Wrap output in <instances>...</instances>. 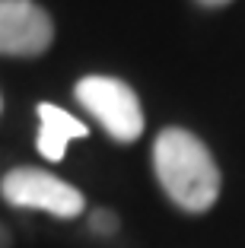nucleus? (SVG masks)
<instances>
[{
  "label": "nucleus",
  "mask_w": 245,
  "mask_h": 248,
  "mask_svg": "<svg viewBox=\"0 0 245 248\" xmlns=\"http://www.w3.org/2000/svg\"><path fill=\"white\" fill-rule=\"evenodd\" d=\"M153 166L163 191L188 213H204L220 197V169L210 150L185 127H166L153 146Z\"/></svg>",
  "instance_id": "obj_1"
},
{
  "label": "nucleus",
  "mask_w": 245,
  "mask_h": 248,
  "mask_svg": "<svg viewBox=\"0 0 245 248\" xmlns=\"http://www.w3.org/2000/svg\"><path fill=\"white\" fill-rule=\"evenodd\" d=\"M77 99L118 143H131L144 134V108L134 89L118 77H83L77 83Z\"/></svg>",
  "instance_id": "obj_2"
},
{
  "label": "nucleus",
  "mask_w": 245,
  "mask_h": 248,
  "mask_svg": "<svg viewBox=\"0 0 245 248\" xmlns=\"http://www.w3.org/2000/svg\"><path fill=\"white\" fill-rule=\"evenodd\" d=\"M0 194L10 207H29V210H48L51 217L73 219L83 213V194L64 178L51 175L45 169H13L0 182Z\"/></svg>",
  "instance_id": "obj_3"
},
{
  "label": "nucleus",
  "mask_w": 245,
  "mask_h": 248,
  "mask_svg": "<svg viewBox=\"0 0 245 248\" xmlns=\"http://www.w3.org/2000/svg\"><path fill=\"white\" fill-rule=\"evenodd\" d=\"M54 42V22L35 0H0V54L35 58Z\"/></svg>",
  "instance_id": "obj_4"
},
{
  "label": "nucleus",
  "mask_w": 245,
  "mask_h": 248,
  "mask_svg": "<svg viewBox=\"0 0 245 248\" xmlns=\"http://www.w3.org/2000/svg\"><path fill=\"white\" fill-rule=\"evenodd\" d=\"M89 127L64 111L61 105L38 102V153L48 162H61L67 153V143L73 137H86Z\"/></svg>",
  "instance_id": "obj_5"
},
{
  "label": "nucleus",
  "mask_w": 245,
  "mask_h": 248,
  "mask_svg": "<svg viewBox=\"0 0 245 248\" xmlns=\"http://www.w3.org/2000/svg\"><path fill=\"white\" fill-rule=\"evenodd\" d=\"M89 226H93V232H99V235H115L118 232V217L112 210H93Z\"/></svg>",
  "instance_id": "obj_6"
},
{
  "label": "nucleus",
  "mask_w": 245,
  "mask_h": 248,
  "mask_svg": "<svg viewBox=\"0 0 245 248\" xmlns=\"http://www.w3.org/2000/svg\"><path fill=\"white\" fill-rule=\"evenodd\" d=\"M0 248H10V232H7L3 223H0Z\"/></svg>",
  "instance_id": "obj_7"
},
{
  "label": "nucleus",
  "mask_w": 245,
  "mask_h": 248,
  "mask_svg": "<svg viewBox=\"0 0 245 248\" xmlns=\"http://www.w3.org/2000/svg\"><path fill=\"white\" fill-rule=\"evenodd\" d=\"M197 3H204V7H223V3H229V0H197Z\"/></svg>",
  "instance_id": "obj_8"
},
{
  "label": "nucleus",
  "mask_w": 245,
  "mask_h": 248,
  "mask_svg": "<svg viewBox=\"0 0 245 248\" xmlns=\"http://www.w3.org/2000/svg\"><path fill=\"white\" fill-rule=\"evenodd\" d=\"M0 108H3V102H0Z\"/></svg>",
  "instance_id": "obj_9"
}]
</instances>
